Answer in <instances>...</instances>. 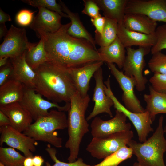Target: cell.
<instances>
[{"label":"cell","mask_w":166,"mask_h":166,"mask_svg":"<svg viewBox=\"0 0 166 166\" xmlns=\"http://www.w3.org/2000/svg\"><path fill=\"white\" fill-rule=\"evenodd\" d=\"M9 58L7 57H0V67L1 68L7 64Z\"/></svg>","instance_id":"cell-45"},{"label":"cell","mask_w":166,"mask_h":166,"mask_svg":"<svg viewBox=\"0 0 166 166\" xmlns=\"http://www.w3.org/2000/svg\"><path fill=\"white\" fill-rule=\"evenodd\" d=\"M90 101L88 94L83 97L78 91L71 97L70 107L68 111L69 138L65 144V148L69 150L68 158L69 162H73L77 159L81 141L89 131V124L85 118V114Z\"/></svg>","instance_id":"cell-3"},{"label":"cell","mask_w":166,"mask_h":166,"mask_svg":"<svg viewBox=\"0 0 166 166\" xmlns=\"http://www.w3.org/2000/svg\"><path fill=\"white\" fill-rule=\"evenodd\" d=\"M148 62V66L154 73L166 74V54L161 51L156 52Z\"/></svg>","instance_id":"cell-32"},{"label":"cell","mask_w":166,"mask_h":166,"mask_svg":"<svg viewBox=\"0 0 166 166\" xmlns=\"http://www.w3.org/2000/svg\"><path fill=\"white\" fill-rule=\"evenodd\" d=\"M34 43L28 41L26 30L11 25L0 45V57L9 59L18 57L23 53Z\"/></svg>","instance_id":"cell-10"},{"label":"cell","mask_w":166,"mask_h":166,"mask_svg":"<svg viewBox=\"0 0 166 166\" xmlns=\"http://www.w3.org/2000/svg\"><path fill=\"white\" fill-rule=\"evenodd\" d=\"M0 110L8 117L11 126L20 132H24L32 123L31 115L18 102L0 106Z\"/></svg>","instance_id":"cell-18"},{"label":"cell","mask_w":166,"mask_h":166,"mask_svg":"<svg viewBox=\"0 0 166 166\" xmlns=\"http://www.w3.org/2000/svg\"><path fill=\"white\" fill-rule=\"evenodd\" d=\"M163 119V116H161L155 132L145 141L138 143L132 139L128 144L137 158L134 166H166L163 159L166 152Z\"/></svg>","instance_id":"cell-4"},{"label":"cell","mask_w":166,"mask_h":166,"mask_svg":"<svg viewBox=\"0 0 166 166\" xmlns=\"http://www.w3.org/2000/svg\"><path fill=\"white\" fill-rule=\"evenodd\" d=\"M110 76L105 82V93L112 99L114 107L116 110L123 113L133 124L136 131L138 139L141 143L147 140L148 134L153 131L151 126L153 121L149 113L146 111L142 113L132 112L127 109L117 99L113 93L110 87Z\"/></svg>","instance_id":"cell-9"},{"label":"cell","mask_w":166,"mask_h":166,"mask_svg":"<svg viewBox=\"0 0 166 166\" xmlns=\"http://www.w3.org/2000/svg\"><path fill=\"white\" fill-rule=\"evenodd\" d=\"M123 25L129 30L147 34H155L157 27V22L146 15L136 13L125 14Z\"/></svg>","instance_id":"cell-21"},{"label":"cell","mask_w":166,"mask_h":166,"mask_svg":"<svg viewBox=\"0 0 166 166\" xmlns=\"http://www.w3.org/2000/svg\"><path fill=\"white\" fill-rule=\"evenodd\" d=\"M12 21L10 15L3 11L0 8V24H5L7 21Z\"/></svg>","instance_id":"cell-41"},{"label":"cell","mask_w":166,"mask_h":166,"mask_svg":"<svg viewBox=\"0 0 166 166\" xmlns=\"http://www.w3.org/2000/svg\"><path fill=\"white\" fill-rule=\"evenodd\" d=\"M59 3L61 6L63 12L68 15L71 20L70 26L67 30L68 33L74 38L89 42L97 50L94 39L83 25L78 14L72 12L61 1H59Z\"/></svg>","instance_id":"cell-23"},{"label":"cell","mask_w":166,"mask_h":166,"mask_svg":"<svg viewBox=\"0 0 166 166\" xmlns=\"http://www.w3.org/2000/svg\"><path fill=\"white\" fill-rule=\"evenodd\" d=\"M0 144L5 143L10 147L22 152L26 157H33L38 143L33 138L13 128L10 125L0 127Z\"/></svg>","instance_id":"cell-13"},{"label":"cell","mask_w":166,"mask_h":166,"mask_svg":"<svg viewBox=\"0 0 166 166\" xmlns=\"http://www.w3.org/2000/svg\"></svg>","instance_id":"cell-48"},{"label":"cell","mask_w":166,"mask_h":166,"mask_svg":"<svg viewBox=\"0 0 166 166\" xmlns=\"http://www.w3.org/2000/svg\"><path fill=\"white\" fill-rule=\"evenodd\" d=\"M0 38L5 36L8 31L5 24H0Z\"/></svg>","instance_id":"cell-43"},{"label":"cell","mask_w":166,"mask_h":166,"mask_svg":"<svg viewBox=\"0 0 166 166\" xmlns=\"http://www.w3.org/2000/svg\"><path fill=\"white\" fill-rule=\"evenodd\" d=\"M149 94L144 95L146 103L145 111L148 112L153 121L159 113L166 114V93L157 92L151 85L149 86Z\"/></svg>","instance_id":"cell-26"},{"label":"cell","mask_w":166,"mask_h":166,"mask_svg":"<svg viewBox=\"0 0 166 166\" xmlns=\"http://www.w3.org/2000/svg\"><path fill=\"white\" fill-rule=\"evenodd\" d=\"M127 117L122 112L116 110L115 115L111 119L104 120L95 117L90 127L93 138H103L118 132L131 130V124L126 122Z\"/></svg>","instance_id":"cell-12"},{"label":"cell","mask_w":166,"mask_h":166,"mask_svg":"<svg viewBox=\"0 0 166 166\" xmlns=\"http://www.w3.org/2000/svg\"><path fill=\"white\" fill-rule=\"evenodd\" d=\"M70 25L71 22L62 25L54 33L36 32L44 41L48 61L66 69L101 61L97 50L89 42L68 33Z\"/></svg>","instance_id":"cell-1"},{"label":"cell","mask_w":166,"mask_h":166,"mask_svg":"<svg viewBox=\"0 0 166 166\" xmlns=\"http://www.w3.org/2000/svg\"><path fill=\"white\" fill-rule=\"evenodd\" d=\"M103 63L101 61H97L80 67L67 69L82 97L87 95L90 80L96 71L101 67Z\"/></svg>","instance_id":"cell-16"},{"label":"cell","mask_w":166,"mask_h":166,"mask_svg":"<svg viewBox=\"0 0 166 166\" xmlns=\"http://www.w3.org/2000/svg\"><path fill=\"white\" fill-rule=\"evenodd\" d=\"M6 125L11 126L10 120L5 113L0 110V127Z\"/></svg>","instance_id":"cell-40"},{"label":"cell","mask_w":166,"mask_h":166,"mask_svg":"<svg viewBox=\"0 0 166 166\" xmlns=\"http://www.w3.org/2000/svg\"><path fill=\"white\" fill-rule=\"evenodd\" d=\"M164 133L166 134V124L164 128Z\"/></svg>","instance_id":"cell-46"},{"label":"cell","mask_w":166,"mask_h":166,"mask_svg":"<svg viewBox=\"0 0 166 166\" xmlns=\"http://www.w3.org/2000/svg\"><path fill=\"white\" fill-rule=\"evenodd\" d=\"M111 73L123 91L122 100L125 107L129 111L136 113L145 111L134 91L136 82L133 78L125 75L113 63L107 64Z\"/></svg>","instance_id":"cell-11"},{"label":"cell","mask_w":166,"mask_h":166,"mask_svg":"<svg viewBox=\"0 0 166 166\" xmlns=\"http://www.w3.org/2000/svg\"><path fill=\"white\" fill-rule=\"evenodd\" d=\"M24 88L23 96L19 103L30 114L35 121L48 115V110L51 108H56L59 111L65 112L68 111L70 108V102L66 103L64 106H60L57 103L44 99L34 89L28 88L24 85Z\"/></svg>","instance_id":"cell-8"},{"label":"cell","mask_w":166,"mask_h":166,"mask_svg":"<svg viewBox=\"0 0 166 166\" xmlns=\"http://www.w3.org/2000/svg\"><path fill=\"white\" fill-rule=\"evenodd\" d=\"M117 37L110 45L100 47L97 49L98 54L103 62L115 63L120 69L123 68L126 57V50Z\"/></svg>","instance_id":"cell-22"},{"label":"cell","mask_w":166,"mask_h":166,"mask_svg":"<svg viewBox=\"0 0 166 166\" xmlns=\"http://www.w3.org/2000/svg\"><path fill=\"white\" fill-rule=\"evenodd\" d=\"M93 77L96 84L92 100L94 102V105L92 111L87 117L86 120L89 121L102 113H106L112 118L113 115L111 108L114 103L111 97L105 92L101 67L96 71Z\"/></svg>","instance_id":"cell-15"},{"label":"cell","mask_w":166,"mask_h":166,"mask_svg":"<svg viewBox=\"0 0 166 166\" xmlns=\"http://www.w3.org/2000/svg\"><path fill=\"white\" fill-rule=\"evenodd\" d=\"M25 58L28 64L34 70L48 60L42 39L27 50Z\"/></svg>","instance_id":"cell-27"},{"label":"cell","mask_w":166,"mask_h":166,"mask_svg":"<svg viewBox=\"0 0 166 166\" xmlns=\"http://www.w3.org/2000/svg\"><path fill=\"white\" fill-rule=\"evenodd\" d=\"M23 166H34L32 157H26L24 161Z\"/></svg>","instance_id":"cell-44"},{"label":"cell","mask_w":166,"mask_h":166,"mask_svg":"<svg viewBox=\"0 0 166 166\" xmlns=\"http://www.w3.org/2000/svg\"><path fill=\"white\" fill-rule=\"evenodd\" d=\"M32 159L34 166H42L44 162V159L41 156H35Z\"/></svg>","instance_id":"cell-42"},{"label":"cell","mask_w":166,"mask_h":166,"mask_svg":"<svg viewBox=\"0 0 166 166\" xmlns=\"http://www.w3.org/2000/svg\"><path fill=\"white\" fill-rule=\"evenodd\" d=\"M132 155V148L126 146L104 159L99 164L92 166H118L123 161L131 158Z\"/></svg>","instance_id":"cell-30"},{"label":"cell","mask_w":166,"mask_h":166,"mask_svg":"<svg viewBox=\"0 0 166 166\" xmlns=\"http://www.w3.org/2000/svg\"><path fill=\"white\" fill-rule=\"evenodd\" d=\"M13 70V67L9 59V61L7 64L0 68V86L12 77Z\"/></svg>","instance_id":"cell-38"},{"label":"cell","mask_w":166,"mask_h":166,"mask_svg":"<svg viewBox=\"0 0 166 166\" xmlns=\"http://www.w3.org/2000/svg\"><path fill=\"white\" fill-rule=\"evenodd\" d=\"M26 52L18 57L10 59L13 68L12 77L26 87L34 89L36 74L26 61Z\"/></svg>","instance_id":"cell-20"},{"label":"cell","mask_w":166,"mask_h":166,"mask_svg":"<svg viewBox=\"0 0 166 166\" xmlns=\"http://www.w3.org/2000/svg\"><path fill=\"white\" fill-rule=\"evenodd\" d=\"M84 7L82 11L83 14L93 18L100 14V9L93 0H83Z\"/></svg>","instance_id":"cell-37"},{"label":"cell","mask_w":166,"mask_h":166,"mask_svg":"<svg viewBox=\"0 0 166 166\" xmlns=\"http://www.w3.org/2000/svg\"><path fill=\"white\" fill-rule=\"evenodd\" d=\"M36 11L32 12L24 9L20 11L16 16V21L19 25L26 26L31 23L33 21V15Z\"/></svg>","instance_id":"cell-36"},{"label":"cell","mask_w":166,"mask_h":166,"mask_svg":"<svg viewBox=\"0 0 166 166\" xmlns=\"http://www.w3.org/2000/svg\"><path fill=\"white\" fill-rule=\"evenodd\" d=\"M0 166H5L2 164L1 163H0Z\"/></svg>","instance_id":"cell-47"},{"label":"cell","mask_w":166,"mask_h":166,"mask_svg":"<svg viewBox=\"0 0 166 166\" xmlns=\"http://www.w3.org/2000/svg\"><path fill=\"white\" fill-rule=\"evenodd\" d=\"M104 16L123 24L128 0H93Z\"/></svg>","instance_id":"cell-24"},{"label":"cell","mask_w":166,"mask_h":166,"mask_svg":"<svg viewBox=\"0 0 166 166\" xmlns=\"http://www.w3.org/2000/svg\"><path fill=\"white\" fill-rule=\"evenodd\" d=\"M26 157L11 147H0V163L5 166H23Z\"/></svg>","instance_id":"cell-29"},{"label":"cell","mask_w":166,"mask_h":166,"mask_svg":"<svg viewBox=\"0 0 166 166\" xmlns=\"http://www.w3.org/2000/svg\"><path fill=\"white\" fill-rule=\"evenodd\" d=\"M151 47H139L136 49L126 48V54L123 67V72L126 76L133 78L136 87L139 91H144L148 80L143 76V71L145 66L144 57L151 52Z\"/></svg>","instance_id":"cell-7"},{"label":"cell","mask_w":166,"mask_h":166,"mask_svg":"<svg viewBox=\"0 0 166 166\" xmlns=\"http://www.w3.org/2000/svg\"><path fill=\"white\" fill-rule=\"evenodd\" d=\"M131 130L123 131L103 138H93L86 150L93 157L105 159L122 147L127 146L133 137Z\"/></svg>","instance_id":"cell-6"},{"label":"cell","mask_w":166,"mask_h":166,"mask_svg":"<svg viewBox=\"0 0 166 166\" xmlns=\"http://www.w3.org/2000/svg\"><path fill=\"white\" fill-rule=\"evenodd\" d=\"M23 2L33 7L46 8L59 14L62 17L69 18L68 15L63 12L61 5L55 0H24Z\"/></svg>","instance_id":"cell-31"},{"label":"cell","mask_w":166,"mask_h":166,"mask_svg":"<svg viewBox=\"0 0 166 166\" xmlns=\"http://www.w3.org/2000/svg\"><path fill=\"white\" fill-rule=\"evenodd\" d=\"M45 150L49 154L52 160L55 162L53 165H51L49 162L45 163L46 166H92L84 162L81 158H78L73 162L66 163L62 162L58 159L56 157L57 151L54 148L51 147L50 144H48Z\"/></svg>","instance_id":"cell-33"},{"label":"cell","mask_w":166,"mask_h":166,"mask_svg":"<svg viewBox=\"0 0 166 166\" xmlns=\"http://www.w3.org/2000/svg\"><path fill=\"white\" fill-rule=\"evenodd\" d=\"M24 85L11 77L0 86V106L20 102L24 94Z\"/></svg>","instance_id":"cell-25"},{"label":"cell","mask_w":166,"mask_h":166,"mask_svg":"<svg viewBox=\"0 0 166 166\" xmlns=\"http://www.w3.org/2000/svg\"><path fill=\"white\" fill-rule=\"evenodd\" d=\"M156 40L154 45L152 47V54L166 49V24L158 26L155 32Z\"/></svg>","instance_id":"cell-34"},{"label":"cell","mask_w":166,"mask_h":166,"mask_svg":"<svg viewBox=\"0 0 166 166\" xmlns=\"http://www.w3.org/2000/svg\"><path fill=\"white\" fill-rule=\"evenodd\" d=\"M91 22L96 29L95 34L101 35L104 26L105 18L104 16H102L100 14L97 17L91 18Z\"/></svg>","instance_id":"cell-39"},{"label":"cell","mask_w":166,"mask_h":166,"mask_svg":"<svg viewBox=\"0 0 166 166\" xmlns=\"http://www.w3.org/2000/svg\"><path fill=\"white\" fill-rule=\"evenodd\" d=\"M34 70L35 91L53 102L70 103L78 91L67 69L48 60Z\"/></svg>","instance_id":"cell-2"},{"label":"cell","mask_w":166,"mask_h":166,"mask_svg":"<svg viewBox=\"0 0 166 166\" xmlns=\"http://www.w3.org/2000/svg\"><path fill=\"white\" fill-rule=\"evenodd\" d=\"M149 81L155 90L159 93H166V74L154 73Z\"/></svg>","instance_id":"cell-35"},{"label":"cell","mask_w":166,"mask_h":166,"mask_svg":"<svg viewBox=\"0 0 166 166\" xmlns=\"http://www.w3.org/2000/svg\"><path fill=\"white\" fill-rule=\"evenodd\" d=\"M38 12L34 18L30 28L35 31L52 33L57 31L62 26V17L58 13L43 7L38 8Z\"/></svg>","instance_id":"cell-17"},{"label":"cell","mask_w":166,"mask_h":166,"mask_svg":"<svg viewBox=\"0 0 166 166\" xmlns=\"http://www.w3.org/2000/svg\"><path fill=\"white\" fill-rule=\"evenodd\" d=\"M117 36L125 48L132 46L152 48L156 40L155 34H147L131 31L123 24H118Z\"/></svg>","instance_id":"cell-19"},{"label":"cell","mask_w":166,"mask_h":166,"mask_svg":"<svg viewBox=\"0 0 166 166\" xmlns=\"http://www.w3.org/2000/svg\"><path fill=\"white\" fill-rule=\"evenodd\" d=\"M105 17V21L102 34H95L94 38L96 44L100 47L108 46L117 37L118 23L114 20Z\"/></svg>","instance_id":"cell-28"},{"label":"cell","mask_w":166,"mask_h":166,"mask_svg":"<svg viewBox=\"0 0 166 166\" xmlns=\"http://www.w3.org/2000/svg\"><path fill=\"white\" fill-rule=\"evenodd\" d=\"M67 128V117L65 112L53 109L47 116L32 123L23 133L35 140L49 143L57 148L62 147V139L55 131Z\"/></svg>","instance_id":"cell-5"},{"label":"cell","mask_w":166,"mask_h":166,"mask_svg":"<svg viewBox=\"0 0 166 166\" xmlns=\"http://www.w3.org/2000/svg\"><path fill=\"white\" fill-rule=\"evenodd\" d=\"M132 13L143 14L166 24V0H128L125 14Z\"/></svg>","instance_id":"cell-14"}]
</instances>
